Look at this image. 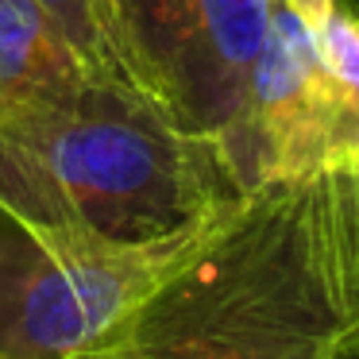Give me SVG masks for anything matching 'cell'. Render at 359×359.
Wrapping results in <instances>:
<instances>
[{
  "label": "cell",
  "instance_id": "cell-1",
  "mask_svg": "<svg viewBox=\"0 0 359 359\" xmlns=\"http://www.w3.org/2000/svg\"><path fill=\"white\" fill-rule=\"evenodd\" d=\"M359 320V166L243 194L101 359H320Z\"/></svg>",
  "mask_w": 359,
  "mask_h": 359
},
{
  "label": "cell",
  "instance_id": "cell-2",
  "mask_svg": "<svg viewBox=\"0 0 359 359\" xmlns=\"http://www.w3.org/2000/svg\"><path fill=\"white\" fill-rule=\"evenodd\" d=\"M217 143L182 132L124 78L0 124V212L20 224L151 243L240 201Z\"/></svg>",
  "mask_w": 359,
  "mask_h": 359
},
{
  "label": "cell",
  "instance_id": "cell-3",
  "mask_svg": "<svg viewBox=\"0 0 359 359\" xmlns=\"http://www.w3.org/2000/svg\"><path fill=\"white\" fill-rule=\"evenodd\" d=\"M232 205L151 243L35 228L0 212V359H101Z\"/></svg>",
  "mask_w": 359,
  "mask_h": 359
},
{
  "label": "cell",
  "instance_id": "cell-4",
  "mask_svg": "<svg viewBox=\"0 0 359 359\" xmlns=\"http://www.w3.org/2000/svg\"><path fill=\"white\" fill-rule=\"evenodd\" d=\"M278 0H112L124 78L182 132L224 147Z\"/></svg>",
  "mask_w": 359,
  "mask_h": 359
},
{
  "label": "cell",
  "instance_id": "cell-5",
  "mask_svg": "<svg viewBox=\"0 0 359 359\" xmlns=\"http://www.w3.org/2000/svg\"><path fill=\"white\" fill-rule=\"evenodd\" d=\"M355 140L359 109L325 70L317 32L278 0L243 112L220 147L232 182L240 194H251L340 158L351 163Z\"/></svg>",
  "mask_w": 359,
  "mask_h": 359
},
{
  "label": "cell",
  "instance_id": "cell-6",
  "mask_svg": "<svg viewBox=\"0 0 359 359\" xmlns=\"http://www.w3.org/2000/svg\"><path fill=\"white\" fill-rule=\"evenodd\" d=\"M89 66L32 0H0V124L70 93Z\"/></svg>",
  "mask_w": 359,
  "mask_h": 359
},
{
  "label": "cell",
  "instance_id": "cell-7",
  "mask_svg": "<svg viewBox=\"0 0 359 359\" xmlns=\"http://www.w3.org/2000/svg\"><path fill=\"white\" fill-rule=\"evenodd\" d=\"M50 16V24L66 35L81 62L104 78H124L112 32V0H32ZM128 81V78H124Z\"/></svg>",
  "mask_w": 359,
  "mask_h": 359
},
{
  "label": "cell",
  "instance_id": "cell-8",
  "mask_svg": "<svg viewBox=\"0 0 359 359\" xmlns=\"http://www.w3.org/2000/svg\"><path fill=\"white\" fill-rule=\"evenodd\" d=\"M317 47L340 93L359 109V16L336 4L332 16L317 27Z\"/></svg>",
  "mask_w": 359,
  "mask_h": 359
},
{
  "label": "cell",
  "instance_id": "cell-9",
  "mask_svg": "<svg viewBox=\"0 0 359 359\" xmlns=\"http://www.w3.org/2000/svg\"><path fill=\"white\" fill-rule=\"evenodd\" d=\"M282 4H286L294 16H302L313 32H317V27L332 16V8H336V0H282Z\"/></svg>",
  "mask_w": 359,
  "mask_h": 359
},
{
  "label": "cell",
  "instance_id": "cell-10",
  "mask_svg": "<svg viewBox=\"0 0 359 359\" xmlns=\"http://www.w3.org/2000/svg\"><path fill=\"white\" fill-rule=\"evenodd\" d=\"M320 359H359V320L351 328H344V332L320 351Z\"/></svg>",
  "mask_w": 359,
  "mask_h": 359
},
{
  "label": "cell",
  "instance_id": "cell-11",
  "mask_svg": "<svg viewBox=\"0 0 359 359\" xmlns=\"http://www.w3.org/2000/svg\"><path fill=\"white\" fill-rule=\"evenodd\" d=\"M351 163H355V166H359V140H355V155H351Z\"/></svg>",
  "mask_w": 359,
  "mask_h": 359
}]
</instances>
